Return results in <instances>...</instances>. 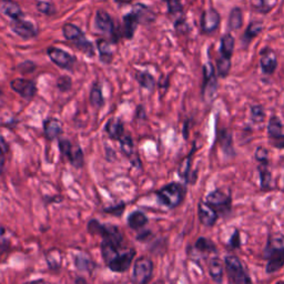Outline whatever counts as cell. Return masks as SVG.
I'll return each mask as SVG.
<instances>
[{"mask_svg": "<svg viewBox=\"0 0 284 284\" xmlns=\"http://www.w3.org/2000/svg\"><path fill=\"white\" fill-rule=\"evenodd\" d=\"M119 246L114 244L113 242L108 241V240H102L101 242V255L102 259L106 264L110 261H112L115 256L119 254Z\"/></svg>", "mask_w": 284, "mask_h": 284, "instance_id": "28", "label": "cell"}, {"mask_svg": "<svg viewBox=\"0 0 284 284\" xmlns=\"http://www.w3.org/2000/svg\"><path fill=\"white\" fill-rule=\"evenodd\" d=\"M12 30L16 35L22 37L23 39L35 38L39 33L38 29H37V27L33 23L26 22L24 19L14 20L12 24Z\"/></svg>", "mask_w": 284, "mask_h": 284, "instance_id": "13", "label": "cell"}, {"mask_svg": "<svg viewBox=\"0 0 284 284\" xmlns=\"http://www.w3.org/2000/svg\"><path fill=\"white\" fill-rule=\"evenodd\" d=\"M228 275L232 284H253L238 256L227 255L224 259Z\"/></svg>", "mask_w": 284, "mask_h": 284, "instance_id": "5", "label": "cell"}, {"mask_svg": "<svg viewBox=\"0 0 284 284\" xmlns=\"http://www.w3.org/2000/svg\"><path fill=\"white\" fill-rule=\"evenodd\" d=\"M10 245H12V241L7 234V230L4 227H0V255L7 253Z\"/></svg>", "mask_w": 284, "mask_h": 284, "instance_id": "36", "label": "cell"}, {"mask_svg": "<svg viewBox=\"0 0 284 284\" xmlns=\"http://www.w3.org/2000/svg\"><path fill=\"white\" fill-rule=\"evenodd\" d=\"M72 87V81L69 77L67 76H61L58 78L57 80V88L59 89L61 92L69 91Z\"/></svg>", "mask_w": 284, "mask_h": 284, "instance_id": "42", "label": "cell"}, {"mask_svg": "<svg viewBox=\"0 0 284 284\" xmlns=\"http://www.w3.org/2000/svg\"><path fill=\"white\" fill-rule=\"evenodd\" d=\"M267 158H269V151H267L264 147H259L255 150V159L260 162V164H267Z\"/></svg>", "mask_w": 284, "mask_h": 284, "instance_id": "47", "label": "cell"}, {"mask_svg": "<svg viewBox=\"0 0 284 284\" xmlns=\"http://www.w3.org/2000/svg\"><path fill=\"white\" fill-rule=\"evenodd\" d=\"M203 96L206 98H212L217 90V78H215L214 68L211 64H208L203 68Z\"/></svg>", "mask_w": 284, "mask_h": 284, "instance_id": "15", "label": "cell"}, {"mask_svg": "<svg viewBox=\"0 0 284 284\" xmlns=\"http://www.w3.org/2000/svg\"><path fill=\"white\" fill-rule=\"evenodd\" d=\"M284 255V235L276 234L272 235L267 240L266 248L264 251L265 259H270L272 256Z\"/></svg>", "mask_w": 284, "mask_h": 284, "instance_id": "16", "label": "cell"}, {"mask_svg": "<svg viewBox=\"0 0 284 284\" xmlns=\"http://www.w3.org/2000/svg\"><path fill=\"white\" fill-rule=\"evenodd\" d=\"M46 262L51 271H59L62 265V251L60 249L52 248L46 253Z\"/></svg>", "mask_w": 284, "mask_h": 284, "instance_id": "23", "label": "cell"}, {"mask_svg": "<svg viewBox=\"0 0 284 284\" xmlns=\"http://www.w3.org/2000/svg\"><path fill=\"white\" fill-rule=\"evenodd\" d=\"M240 243H241V241H240L239 232H238V231H235L234 234L232 235V238H231V240H230V246L232 249H236L240 246Z\"/></svg>", "mask_w": 284, "mask_h": 284, "instance_id": "49", "label": "cell"}, {"mask_svg": "<svg viewBox=\"0 0 284 284\" xmlns=\"http://www.w3.org/2000/svg\"><path fill=\"white\" fill-rule=\"evenodd\" d=\"M75 282H76L77 284H87L86 278H83V277H77L76 280H75Z\"/></svg>", "mask_w": 284, "mask_h": 284, "instance_id": "53", "label": "cell"}, {"mask_svg": "<svg viewBox=\"0 0 284 284\" xmlns=\"http://www.w3.org/2000/svg\"><path fill=\"white\" fill-rule=\"evenodd\" d=\"M88 232L91 235L101 236L102 240H108L117 244L119 248H122L123 235L118 227L112 224H102L98 220L91 219L87 225Z\"/></svg>", "mask_w": 284, "mask_h": 284, "instance_id": "2", "label": "cell"}, {"mask_svg": "<svg viewBox=\"0 0 284 284\" xmlns=\"http://www.w3.org/2000/svg\"><path fill=\"white\" fill-rule=\"evenodd\" d=\"M132 12L136 15L140 24H151L156 20V15L154 12L142 4H136Z\"/></svg>", "mask_w": 284, "mask_h": 284, "instance_id": "26", "label": "cell"}, {"mask_svg": "<svg viewBox=\"0 0 284 284\" xmlns=\"http://www.w3.org/2000/svg\"><path fill=\"white\" fill-rule=\"evenodd\" d=\"M198 214L201 223L206 227H213L217 223L218 212L207 201H200L198 204Z\"/></svg>", "mask_w": 284, "mask_h": 284, "instance_id": "14", "label": "cell"}, {"mask_svg": "<svg viewBox=\"0 0 284 284\" xmlns=\"http://www.w3.org/2000/svg\"><path fill=\"white\" fill-rule=\"evenodd\" d=\"M58 147L62 156H65L70 165L76 169H81L85 165V154L79 145H72L68 139H58Z\"/></svg>", "mask_w": 284, "mask_h": 284, "instance_id": "4", "label": "cell"}, {"mask_svg": "<svg viewBox=\"0 0 284 284\" xmlns=\"http://www.w3.org/2000/svg\"><path fill=\"white\" fill-rule=\"evenodd\" d=\"M64 132L62 123L57 118H48L44 121V134L48 141H54L59 139V136Z\"/></svg>", "mask_w": 284, "mask_h": 284, "instance_id": "18", "label": "cell"}, {"mask_svg": "<svg viewBox=\"0 0 284 284\" xmlns=\"http://www.w3.org/2000/svg\"><path fill=\"white\" fill-rule=\"evenodd\" d=\"M242 23H243V17H242V12L240 8H234L230 14L229 26L231 29L236 30L241 28Z\"/></svg>", "mask_w": 284, "mask_h": 284, "instance_id": "35", "label": "cell"}, {"mask_svg": "<svg viewBox=\"0 0 284 284\" xmlns=\"http://www.w3.org/2000/svg\"><path fill=\"white\" fill-rule=\"evenodd\" d=\"M261 30H262V25L260 23H252L249 26V28L246 29L244 37L250 41L252 38H254L255 36L259 35L261 33Z\"/></svg>", "mask_w": 284, "mask_h": 284, "instance_id": "43", "label": "cell"}, {"mask_svg": "<svg viewBox=\"0 0 284 284\" xmlns=\"http://www.w3.org/2000/svg\"><path fill=\"white\" fill-rule=\"evenodd\" d=\"M120 151L125 158H128L130 160L131 165H132L134 168H138V169H141L142 168V164L140 160V157L138 152H135L134 150V144L133 140L131 138V135L129 134H124L122 138L120 139Z\"/></svg>", "mask_w": 284, "mask_h": 284, "instance_id": "10", "label": "cell"}, {"mask_svg": "<svg viewBox=\"0 0 284 284\" xmlns=\"http://www.w3.org/2000/svg\"><path fill=\"white\" fill-rule=\"evenodd\" d=\"M10 87L15 92H17L20 97L26 100H31L37 93L36 83L28 79H15L10 82Z\"/></svg>", "mask_w": 284, "mask_h": 284, "instance_id": "11", "label": "cell"}, {"mask_svg": "<svg viewBox=\"0 0 284 284\" xmlns=\"http://www.w3.org/2000/svg\"><path fill=\"white\" fill-rule=\"evenodd\" d=\"M94 26H96V28L100 33L107 36L109 40H111L112 43H117L120 36H118L113 20L108 13L103 12V10H98L96 18H94Z\"/></svg>", "mask_w": 284, "mask_h": 284, "instance_id": "7", "label": "cell"}, {"mask_svg": "<svg viewBox=\"0 0 284 284\" xmlns=\"http://www.w3.org/2000/svg\"><path fill=\"white\" fill-rule=\"evenodd\" d=\"M62 34H64L65 38L71 41V43L75 45L76 48L79 51H81L82 54H85L88 57L94 56L93 45L86 38L85 34H83L81 29H79L77 26L72 24L65 25L64 28H62Z\"/></svg>", "mask_w": 284, "mask_h": 284, "instance_id": "3", "label": "cell"}, {"mask_svg": "<svg viewBox=\"0 0 284 284\" xmlns=\"http://www.w3.org/2000/svg\"><path fill=\"white\" fill-rule=\"evenodd\" d=\"M47 55H48V57L54 64H56L58 67L64 68V69L71 70L76 64L75 57L68 54L65 50L56 48V47H50V48L47 50Z\"/></svg>", "mask_w": 284, "mask_h": 284, "instance_id": "9", "label": "cell"}, {"mask_svg": "<svg viewBox=\"0 0 284 284\" xmlns=\"http://www.w3.org/2000/svg\"><path fill=\"white\" fill-rule=\"evenodd\" d=\"M220 25V15L217 10L209 9L204 12L201 18V28L206 34H211L218 29Z\"/></svg>", "mask_w": 284, "mask_h": 284, "instance_id": "17", "label": "cell"}, {"mask_svg": "<svg viewBox=\"0 0 284 284\" xmlns=\"http://www.w3.org/2000/svg\"><path fill=\"white\" fill-rule=\"evenodd\" d=\"M234 50V38L231 35H225L221 39V56L231 58Z\"/></svg>", "mask_w": 284, "mask_h": 284, "instance_id": "32", "label": "cell"}, {"mask_svg": "<svg viewBox=\"0 0 284 284\" xmlns=\"http://www.w3.org/2000/svg\"><path fill=\"white\" fill-rule=\"evenodd\" d=\"M267 164H261L259 168L260 172V180H261V187L263 189H269L270 182H271V173L266 168Z\"/></svg>", "mask_w": 284, "mask_h": 284, "instance_id": "39", "label": "cell"}, {"mask_svg": "<svg viewBox=\"0 0 284 284\" xmlns=\"http://www.w3.org/2000/svg\"><path fill=\"white\" fill-rule=\"evenodd\" d=\"M158 198L162 206H165L169 209H175L180 206L183 199L186 196V189L182 185L178 182H171L169 185L162 187L156 192Z\"/></svg>", "mask_w": 284, "mask_h": 284, "instance_id": "1", "label": "cell"}, {"mask_svg": "<svg viewBox=\"0 0 284 284\" xmlns=\"http://www.w3.org/2000/svg\"><path fill=\"white\" fill-rule=\"evenodd\" d=\"M154 262L147 256H140L133 265L132 282L133 284H148L154 275Z\"/></svg>", "mask_w": 284, "mask_h": 284, "instance_id": "6", "label": "cell"}, {"mask_svg": "<svg viewBox=\"0 0 284 284\" xmlns=\"http://www.w3.org/2000/svg\"><path fill=\"white\" fill-rule=\"evenodd\" d=\"M135 80L142 88L154 90L156 87V80L148 71H138L135 73Z\"/></svg>", "mask_w": 284, "mask_h": 284, "instance_id": "30", "label": "cell"}, {"mask_svg": "<svg viewBox=\"0 0 284 284\" xmlns=\"http://www.w3.org/2000/svg\"><path fill=\"white\" fill-rule=\"evenodd\" d=\"M217 68H218V73L221 77L227 76L229 71H230V68H231L230 58L221 56V58H219V59H218Z\"/></svg>", "mask_w": 284, "mask_h": 284, "instance_id": "40", "label": "cell"}, {"mask_svg": "<svg viewBox=\"0 0 284 284\" xmlns=\"http://www.w3.org/2000/svg\"><path fill=\"white\" fill-rule=\"evenodd\" d=\"M155 284H166L165 281H162V280H159V281H157Z\"/></svg>", "mask_w": 284, "mask_h": 284, "instance_id": "55", "label": "cell"}, {"mask_svg": "<svg viewBox=\"0 0 284 284\" xmlns=\"http://www.w3.org/2000/svg\"><path fill=\"white\" fill-rule=\"evenodd\" d=\"M73 262H75L76 269L80 272L92 273L97 267L96 262L91 259L90 255L83 253V252L75 254V256H73Z\"/></svg>", "mask_w": 284, "mask_h": 284, "instance_id": "22", "label": "cell"}, {"mask_svg": "<svg viewBox=\"0 0 284 284\" xmlns=\"http://www.w3.org/2000/svg\"><path fill=\"white\" fill-rule=\"evenodd\" d=\"M125 207H127V204H125V202L121 201V202H119L117 204H114V206H110V207L104 208L102 211L104 213H107V214H111V215H113V217L120 218L121 215L123 214L124 210H125Z\"/></svg>", "mask_w": 284, "mask_h": 284, "instance_id": "38", "label": "cell"}, {"mask_svg": "<svg viewBox=\"0 0 284 284\" xmlns=\"http://www.w3.org/2000/svg\"><path fill=\"white\" fill-rule=\"evenodd\" d=\"M0 12L13 20L24 18L22 8L14 0H0Z\"/></svg>", "mask_w": 284, "mask_h": 284, "instance_id": "20", "label": "cell"}, {"mask_svg": "<svg viewBox=\"0 0 284 284\" xmlns=\"http://www.w3.org/2000/svg\"><path fill=\"white\" fill-rule=\"evenodd\" d=\"M275 284H284V281H278V282H276Z\"/></svg>", "mask_w": 284, "mask_h": 284, "instance_id": "56", "label": "cell"}, {"mask_svg": "<svg viewBox=\"0 0 284 284\" xmlns=\"http://www.w3.org/2000/svg\"><path fill=\"white\" fill-rule=\"evenodd\" d=\"M261 68L262 70L266 75H272L274 70L276 69L277 61H276V56L275 52L271 49H264L261 52Z\"/></svg>", "mask_w": 284, "mask_h": 284, "instance_id": "21", "label": "cell"}, {"mask_svg": "<svg viewBox=\"0 0 284 284\" xmlns=\"http://www.w3.org/2000/svg\"><path fill=\"white\" fill-rule=\"evenodd\" d=\"M148 217H147L144 212L140 211V210H136V211H133L129 214L127 223L131 230L136 231L144 228L145 225L148 223Z\"/></svg>", "mask_w": 284, "mask_h": 284, "instance_id": "25", "label": "cell"}, {"mask_svg": "<svg viewBox=\"0 0 284 284\" xmlns=\"http://www.w3.org/2000/svg\"><path fill=\"white\" fill-rule=\"evenodd\" d=\"M283 265H284V255L273 256L270 257V259H267V264L265 270L267 273H274L282 269Z\"/></svg>", "mask_w": 284, "mask_h": 284, "instance_id": "34", "label": "cell"}, {"mask_svg": "<svg viewBox=\"0 0 284 284\" xmlns=\"http://www.w3.org/2000/svg\"><path fill=\"white\" fill-rule=\"evenodd\" d=\"M264 110L260 106H254L251 108V118L254 122H262L264 120Z\"/></svg>", "mask_w": 284, "mask_h": 284, "instance_id": "46", "label": "cell"}, {"mask_svg": "<svg viewBox=\"0 0 284 284\" xmlns=\"http://www.w3.org/2000/svg\"><path fill=\"white\" fill-rule=\"evenodd\" d=\"M135 118L136 119H142V120H145L147 119V115H146V111H145V109L142 106H138V108H136V111H135Z\"/></svg>", "mask_w": 284, "mask_h": 284, "instance_id": "51", "label": "cell"}, {"mask_svg": "<svg viewBox=\"0 0 284 284\" xmlns=\"http://www.w3.org/2000/svg\"><path fill=\"white\" fill-rule=\"evenodd\" d=\"M209 274L215 283H218V284L222 283L223 262L221 261L219 257H213V259L210 260V262H209Z\"/></svg>", "mask_w": 284, "mask_h": 284, "instance_id": "27", "label": "cell"}, {"mask_svg": "<svg viewBox=\"0 0 284 284\" xmlns=\"http://www.w3.org/2000/svg\"><path fill=\"white\" fill-rule=\"evenodd\" d=\"M151 236H152V233L150 232V231H144V232H141L136 235V240L140 242H146L147 240H149Z\"/></svg>", "mask_w": 284, "mask_h": 284, "instance_id": "50", "label": "cell"}, {"mask_svg": "<svg viewBox=\"0 0 284 284\" xmlns=\"http://www.w3.org/2000/svg\"><path fill=\"white\" fill-rule=\"evenodd\" d=\"M117 3H120V4H129L131 3V0H115Z\"/></svg>", "mask_w": 284, "mask_h": 284, "instance_id": "54", "label": "cell"}, {"mask_svg": "<svg viewBox=\"0 0 284 284\" xmlns=\"http://www.w3.org/2000/svg\"><path fill=\"white\" fill-rule=\"evenodd\" d=\"M9 152V147L0 146V175L5 170V165H6V156Z\"/></svg>", "mask_w": 284, "mask_h": 284, "instance_id": "48", "label": "cell"}, {"mask_svg": "<svg viewBox=\"0 0 284 284\" xmlns=\"http://www.w3.org/2000/svg\"><path fill=\"white\" fill-rule=\"evenodd\" d=\"M136 252L134 249H129L123 253H119L112 261H110L107 266L114 273H124L129 270L131 263L133 262Z\"/></svg>", "mask_w": 284, "mask_h": 284, "instance_id": "8", "label": "cell"}, {"mask_svg": "<svg viewBox=\"0 0 284 284\" xmlns=\"http://www.w3.org/2000/svg\"><path fill=\"white\" fill-rule=\"evenodd\" d=\"M206 201L215 211H229L231 208V197L229 193L221 190H215L207 196Z\"/></svg>", "mask_w": 284, "mask_h": 284, "instance_id": "12", "label": "cell"}, {"mask_svg": "<svg viewBox=\"0 0 284 284\" xmlns=\"http://www.w3.org/2000/svg\"><path fill=\"white\" fill-rule=\"evenodd\" d=\"M90 102L92 106L96 108H101L104 104L102 89L98 82H96L92 86V89L90 91Z\"/></svg>", "mask_w": 284, "mask_h": 284, "instance_id": "31", "label": "cell"}, {"mask_svg": "<svg viewBox=\"0 0 284 284\" xmlns=\"http://www.w3.org/2000/svg\"><path fill=\"white\" fill-rule=\"evenodd\" d=\"M191 158H192V154L189 155V157L186 158V159L181 162L180 167H179V176H180L182 179H185L186 181H188V177L190 175Z\"/></svg>", "mask_w": 284, "mask_h": 284, "instance_id": "41", "label": "cell"}, {"mask_svg": "<svg viewBox=\"0 0 284 284\" xmlns=\"http://www.w3.org/2000/svg\"><path fill=\"white\" fill-rule=\"evenodd\" d=\"M168 5L169 13L172 15H180L182 13V4L181 0H164Z\"/></svg>", "mask_w": 284, "mask_h": 284, "instance_id": "44", "label": "cell"}, {"mask_svg": "<svg viewBox=\"0 0 284 284\" xmlns=\"http://www.w3.org/2000/svg\"><path fill=\"white\" fill-rule=\"evenodd\" d=\"M3 94V91H2V88H0V96H2Z\"/></svg>", "mask_w": 284, "mask_h": 284, "instance_id": "57", "label": "cell"}, {"mask_svg": "<svg viewBox=\"0 0 284 284\" xmlns=\"http://www.w3.org/2000/svg\"><path fill=\"white\" fill-rule=\"evenodd\" d=\"M104 131L111 140L120 141L124 135V124L120 119L112 118L108 120V122L104 125Z\"/></svg>", "mask_w": 284, "mask_h": 284, "instance_id": "19", "label": "cell"}, {"mask_svg": "<svg viewBox=\"0 0 284 284\" xmlns=\"http://www.w3.org/2000/svg\"><path fill=\"white\" fill-rule=\"evenodd\" d=\"M194 248L199 252H204V253H208V252H212L215 250L214 244L206 238H199L196 242V244H194Z\"/></svg>", "mask_w": 284, "mask_h": 284, "instance_id": "37", "label": "cell"}, {"mask_svg": "<svg viewBox=\"0 0 284 284\" xmlns=\"http://www.w3.org/2000/svg\"><path fill=\"white\" fill-rule=\"evenodd\" d=\"M37 9H38V12L44 15L51 16L56 13V8L54 7V5L48 2H39L37 4Z\"/></svg>", "mask_w": 284, "mask_h": 284, "instance_id": "45", "label": "cell"}, {"mask_svg": "<svg viewBox=\"0 0 284 284\" xmlns=\"http://www.w3.org/2000/svg\"><path fill=\"white\" fill-rule=\"evenodd\" d=\"M267 131H269L271 138H280L282 134V123L280 119L277 117H272L269 121V125H267Z\"/></svg>", "mask_w": 284, "mask_h": 284, "instance_id": "33", "label": "cell"}, {"mask_svg": "<svg viewBox=\"0 0 284 284\" xmlns=\"http://www.w3.org/2000/svg\"><path fill=\"white\" fill-rule=\"evenodd\" d=\"M139 24H140L139 19L133 12L124 16L123 17V36L125 37V38L127 39L133 38L136 27H138Z\"/></svg>", "mask_w": 284, "mask_h": 284, "instance_id": "24", "label": "cell"}, {"mask_svg": "<svg viewBox=\"0 0 284 284\" xmlns=\"http://www.w3.org/2000/svg\"><path fill=\"white\" fill-rule=\"evenodd\" d=\"M97 48L99 50L100 60L104 64H110L112 60V50L110 48V45L106 39L97 40Z\"/></svg>", "mask_w": 284, "mask_h": 284, "instance_id": "29", "label": "cell"}, {"mask_svg": "<svg viewBox=\"0 0 284 284\" xmlns=\"http://www.w3.org/2000/svg\"><path fill=\"white\" fill-rule=\"evenodd\" d=\"M26 284H47V283H46V281L44 280V278H37V280L28 282V283H26Z\"/></svg>", "mask_w": 284, "mask_h": 284, "instance_id": "52", "label": "cell"}]
</instances>
